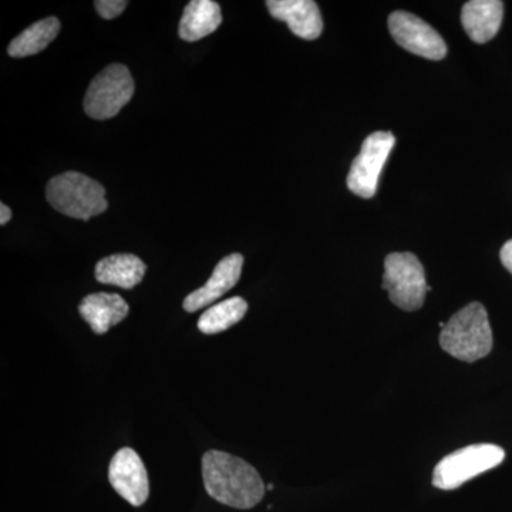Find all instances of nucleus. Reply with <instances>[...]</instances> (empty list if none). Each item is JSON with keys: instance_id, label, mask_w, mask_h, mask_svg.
Returning <instances> with one entry per match:
<instances>
[{"instance_id": "nucleus-1", "label": "nucleus", "mask_w": 512, "mask_h": 512, "mask_svg": "<svg viewBox=\"0 0 512 512\" xmlns=\"http://www.w3.org/2000/svg\"><path fill=\"white\" fill-rule=\"evenodd\" d=\"M202 478L205 490L215 501L237 510H251L265 495V484L258 471L242 458L224 451L204 454Z\"/></svg>"}, {"instance_id": "nucleus-2", "label": "nucleus", "mask_w": 512, "mask_h": 512, "mask_svg": "<svg viewBox=\"0 0 512 512\" xmlns=\"http://www.w3.org/2000/svg\"><path fill=\"white\" fill-rule=\"evenodd\" d=\"M440 346L448 355L473 363L493 349L488 313L480 302H471L451 316L440 333Z\"/></svg>"}, {"instance_id": "nucleus-3", "label": "nucleus", "mask_w": 512, "mask_h": 512, "mask_svg": "<svg viewBox=\"0 0 512 512\" xmlns=\"http://www.w3.org/2000/svg\"><path fill=\"white\" fill-rule=\"evenodd\" d=\"M46 198L56 211L74 220L89 221L109 207L106 188L76 171L52 178L47 184Z\"/></svg>"}, {"instance_id": "nucleus-4", "label": "nucleus", "mask_w": 512, "mask_h": 512, "mask_svg": "<svg viewBox=\"0 0 512 512\" xmlns=\"http://www.w3.org/2000/svg\"><path fill=\"white\" fill-rule=\"evenodd\" d=\"M503 448L495 444H473L448 454L433 471V485L439 490H456L485 471L500 466Z\"/></svg>"}, {"instance_id": "nucleus-5", "label": "nucleus", "mask_w": 512, "mask_h": 512, "mask_svg": "<svg viewBox=\"0 0 512 512\" xmlns=\"http://www.w3.org/2000/svg\"><path fill=\"white\" fill-rule=\"evenodd\" d=\"M383 289L389 292L390 301L407 312L417 311L423 306L427 292L423 265L410 252H394L384 261Z\"/></svg>"}, {"instance_id": "nucleus-6", "label": "nucleus", "mask_w": 512, "mask_h": 512, "mask_svg": "<svg viewBox=\"0 0 512 512\" xmlns=\"http://www.w3.org/2000/svg\"><path fill=\"white\" fill-rule=\"evenodd\" d=\"M134 96V80L123 64H110L97 74L84 97V111L94 120H109Z\"/></svg>"}, {"instance_id": "nucleus-7", "label": "nucleus", "mask_w": 512, "mask_h": 512, "mask_svg": "<svg viewBox=\"0 0 512 512\" xmlns=\"http://www.w3.org/2000/svg\"><path fill=\"white\" fill-rule=\"evenodd\" d=\"M394 144H396V138L389 131H376L366 138L348 175V187L353 194L366 200L376 194L380 174L392 153Z\"/></svg>"}, {"instance_id": "nucleus-8", "label": "nucleus", "mask_w": 512, "mask_h": 512, "mask_svg": "<svg viewBox=\"0 0 512 512\" xmlns=\"http://www.w3.org/2000/svg\"><path fill=\"white\" fill-rule=\"evenodd\" d=\"M389 30L397 45L424 59L441 60L447 55V46L429 23L412 13L397 10L389 18Z\"/></svg>"}, {"instance_id": "nucleus-9", "label": "nucleus", "mask_w": 512, "mask_h": 512, "mask_svg": "<svg viewBox=\"0 0 512 512\" xmlns=\"http://www.w3.org/2000/svg\"><path fill=\"white\" fill-rule=\"evenodd\" d=\"M109 480L120 497L134 507L146 503L150 484L146 466L133 448H121L111 458Z\"/></svg>"}, {"instance_id": "nucleus-10", "label": "nucleus", "mask_w": 512, "mask_h": 512, "mask_svg": "<svg viewBox=\"0 0 512 512\" xmlns=\"http://www.w3.org/2000/svg\"><path fill=\"white\" fill-rule=\"evenodd\" d=\"M242 266H244V256L241 254L225 256L215 266L214 274L208 279L207 284L184 299L185 311L188 313L200 311L231 291L241 278Z\"/></svg>"}, {"instance_id": "nucleus-11", "label": "nucleus", "mask_w": 512, "mask_h": 512, "mask_svg": "<svg viewBox=\"0 0 512 512\" xmlns=\"http://www.w3.org/2000/svg\"><path fill=\"white\" fill-rule=\"evenodd\" d=\"M269 13L288 23L293 35L305 40L318 39L323 30L322 15L312 0H269Z\"/></svg>"}, {"instance_id": "nucleus-12", "label": "nucleus", "mask_w": 512, "mask_h": 512, "mask_svg": "<svg viewBox=\"0 0 512 512\" xmlns=\"http://www.w3.org/2000/svg\"><path fill=\"white\" fill-rule=\"evenodd\" d=\"M504 3L501 0H471L461 10V23L473 42H490L503 23Z\"/></svg>"}, {"instance_id": "nucleus-13", "label": "nucleus", "mask_w": 512, "mask_h": 512, "mask_svg": "<svg viewBox=\"0 0 512 512\" xmlns=\"http://www.w3.org/2000/svg\"><path fill=\"white\" fill-rule=\"evenodd\" d=\"M79 312L96 335H104L111 326L127 318L130 308L117 293L101 292L86 296L79 305Z\"/></svg>"}, {"instance_id": "nucleus-14", "label": "nucleus", "mask_w": 512, "mask_h": 512, "mask_svg": "<svg viewBox=\"0 0 512 512\" xmlns=\"http://www.w3.org/2000/svg\"><path fill=\"white\" fill-rule=\"evenodd\" d=\"M221 23L222 13L217 2L192 0L185 6L178 33L185 42H198L214 33L220 28Z\"/></svg>"}, {"instance_id": "nucleus-15", "label": "nucleus", "mask_w": 512, "mask_h": 512, "mask_svg": "<svg viewBox=\"0 0 512 512\" xmlns=\"http://www.w3.org/2000/svg\"><path fill=\"white\" fill-rule=\"evenodd\" d=\"M146 269V264L136 255H111L96 265V279L100 284L133 289L143 281Z\"/></svg>"}, {"instance_id": "nucleus-16", "label": "nucleus", "mask_w": 512, "mask_h": 512, "mask_svg": "<svg viewBox=\"0 0 512 512\" xmlns=\"http://www.w3.org/2000/svg\"><path fill=\"white\" fill-rule=\"evenodd\" d=\"M59 32L60 22L55 16L39 20L12 40L8 47L9 56L20 59L37 55L56 39Z\"/></svg>"}, {"instance_id": "nucleus-17", "label": "nucleus", "mask_w": 512, "mask_h": 512, "mask_svg": "<svg viewBox=\"0 0 512 512\" xmlns=\"http://www.w3.org/2000/svg\"><path fill=\"white\" fill-rule=\"evenodd\" d=\"M248 303L241 296L227 299L212 305L208 311L202 313L198 320V329L205 335H217L232 326L237 325L247 315Z\"/></svg>"}, {"instance_id": "nucleus-18", "label": "nucleus", "mask_w": 512, "mask_h": 512, "mask_svg": "<svg viewBox=\"0 0 512 512\" xmlns=\"http://www.w3.org/2000/svg\"><path fill=\"white\" fill-rule=\"evenodd\" d=\"M127 5L128 2L126 0H97V2H94V8H96L97 13H99L101 18L107 20L117 18V16L124 12Z\"/></svg>"}, {"instance_id": "nucleus-19", "label": "nucleus", "mask_w": 512, "mask_h": 512, "mask_svg": "<svg viewBox=\"0 0 512 512\" xmlns=\"http://www.w3.org/2000/svg\"><path fill=\"white\" fill-rule=\"evenodd\" d=\"M500 258L505 269L512 274V239L511 241L505 242L504 247L500 252Z\"/></svg>"}, {"instance_id": "nucleus-20", "label": "nucleus", "mask_w": 512, "mask_h": 512, "mask_svg": "<svg viewBox=\"0 0 512 512\" xmlns=\"http://www.w3.org/2000/svg\"><path fill=\"white\" fill-rule=\"evenodd\" d=\"M12 220V211L6 204H0V224L6 225L8 222Z\"/></svg>"}, {"instance_id": "nucleus-21", "label": "nucleus", "mask_w": 512, "mask_h": 512, "mask_svg": "<svg viewBox=\"0 0 512 512\" xmlns=\"http://www.w3.org/2000/svg\"><path fill=\"white\" fill-rule=\"evenodd\" d=\"M268 490H269V491L274 490V484H269V485H268Z\"/></svg>"}]
</instances>
